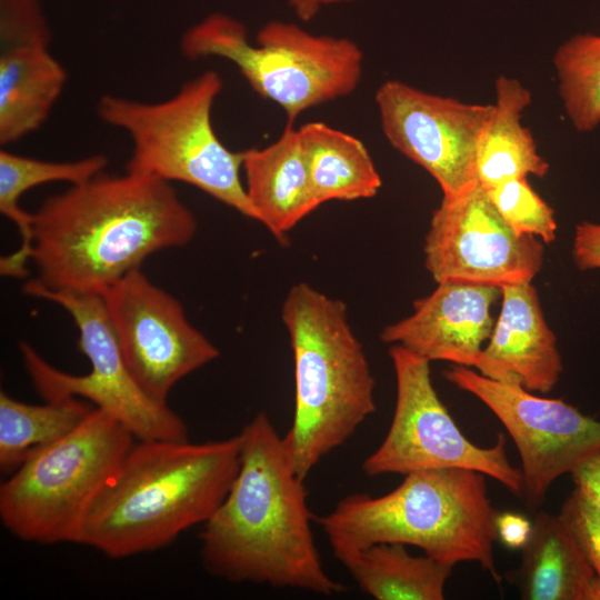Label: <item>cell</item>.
Returning <instances> with one entry per match:
<instances>
[{"mask_svg":"<svg viewBox=\"0 0 600 600\" xmlns=\"http://www.w3.org/2000/svg\"><path fill=\"white\" fill-rule=\"evenodd\" d=\"M501 288L466 282H440L429 296L414 301L413 312L384 327L380 339L429 360L477 368L494 319L493 303Z\"/></svg>","mask_w":600,"mask_h":600,"instance_id":"cell-15","label":"cell"},{"mask_svg":"<svg viewBox=\"0 0 600 600\" xmlns=\"http://www.w3.org/2000/svg\"><path fill=\"white\" fill-rule=\"evenodd\" d=\"M296 16L302 21L313 19L322 7L320 0H288Z\"/></svg>","mask_w":600,"mask_h":600,"instance_id":"cell-32","label":"cell"},{"mask_svg":"<svg viewBox=\"0 0 600 600\" xmlns=\"http://www.w3.org/2000/svg\"><path fill=\"white\" fill-rule=\"evenodd\" d=\"M321 4H338V3H350V2H357L360 0H320Z\"/></svg>","mask_w":600,"mask_h":600,"instance_id":"cell-33","label":"cell"},{"mask_svg":"<svg viewBox=\"0 0 600 600\" xmlns=\"http://www.w3.org/2000/svg\"><path fill=\"white\" fill-rule=\"evenodd\" d=\"M100 297L128 370L158 403L168 404L170 391L182 378L220 354L189 322L182 304L140 268Z\"/></svg>","mask_w":600,"mask_h":600,"instance_id":"cell-12","label":"cell"},{"mask_svg":"<svg viewBox=\"0 0 600 600\" xmlns=\"http://www.w3.org/2000/svg\"><path fill=\"white\" fill-rule=\"evenodd\" d=\"M396 376V406L389 430L369 454L362 471L370 477L407 474L419 470L461 468L481 472L521 494V470L510 462L506 437L479 447L460 430L440 400L431 380L430 361L391 344Z\"/></svg>","mask_w":600,"mask_h":600,"instance_id":"cell-10","label":"cell"},{"mask_svg":"<svg viewBox=\"0 0 600 600\" xmlns=\"http://www.w3.org/2000/svg\"><path fill=\"white\" fill-rule=\"evenodd\" d=\"M22 291L54 302L71 316L79 330V349L91 366L83 376L70 374L47 362L31 344L21 342L23 366L44 401L88 400L138 440H188L183 419L168 404L149 398L132 378L100 296L51 290L36 279L26 282Z\"/></svg>","mask_w":600,"mask_h":600,"instance_id":"cell-9","label":"cell"},{"mask_svg":"<svg viewBox=\"0 0 600 600\" xmlns=\"http://www.w3.org/2000/svg\"><path fill=\"white\" fill-rule=\"evenodd\" d=\"M376 103L387 140L422 167L443 197L461 194L479 183L477 147L492 104L461 102L398 80L379 87Z\"/></svg>","mask_w":600,"mask_h":600,"instance_id":"cell-14","label":"cell"},{"mask_svg":"<svg viewBox=\"0 0 600 600\" xmlns=\"http://www.w3.org/2000/svg\"><path fill=\"white\" fill-rule=\"evenodd\" d=\"M32 229L38 282L101 296L152 253L189 243L197 221L170 182L100 172L48 198Z\"/></svg>","mask_w":600,"mask_h":600,"instance_id":"cell-1","label":"cell"},{"mask_svg":"<svg viewBox=\"0 0 600 600\" xmlns=\"http://www.w3.org/2000/svg\"><path fill=\"white\" fill-rule=\"evenodd\" d=\"M581 553L600 578V511L577 488L558 514Z\"/></svg>","mask_w":600,"mask_h":600,"instance_id":"cell-28","label":"cell"},{"mask_svg":"<svg viewBox=\"0 0 600 600\" xmlns=\"http://www.w3.org/2000/svg\"><path fill=\"white\" fill-rule=\"evenodd\" d=\"M244 188L262 223L276 239L286 234L320 207L310 182L299 130L288 122L268 147L242 152Z\"/></svg>","mask_w":600,"mask_h":600,"instance_id":"cell-17","label":"cell"},{"mask_svg":"<svg viewBox=\"0 0 600 600\" xmlns=\"http://www.w3.org/2000/svg\"><path fill=\"white\" fill-rule=\"evenodd\" d=\"M359 588L377 600H442L452 564L410 554L406 544L373 543L334 552Z\"/></svg>","mask_w":600,"mask_h":600,"instance_id":"cell-21","label":"cell"},{"mask_svg":"<svg viewBox=\"0 0 600 600\" xmlns=\"http://www.w3.org/2000/svg\"><path fill=\"white\" fill-rule=\"evenodd\" d=\"M543 243L517 234L479 183L443 197L424 239V264L437 283L502 286L531 282L543 263Z\"/></svg>","mask_w":600,"mask_h":600,"instance_id":"cell-13","label":"cell"},{"mask_svg":"<svg viewBox=\"0 0 600 600\" xmlns=\"http://www.w3.org/2000/svg\"><path fill=\"white\" fill-rule=\"evenodd\" d=\"M530 103L531 93L519 80L498 78L496 101L476 157L478 182L486 190L508 180L548 173L549 163L539 154L529 129L521 124L522 111Z\"/></svg>","mask_w":600,"mask_h":600,"instance_id":"cell-20","label":"cell"},{"mask_svg":"<svg viewBox=\"0 0 600 600\" xmlns=\"http://www.w3.org/2000/svg\"><path fill=\"white\" fill-rule=\"evenodd\" d=\"M180 49L190 60L218 57L232 62L290 123L310 108L352 93L362 76L363 54L356 42L279 20L266 23L253 46L242 22L214 12L183 33Z\"/></svg>","mask_w":600,"mask_h":600,"instance_id":"cell-7","label":"cell"},{"mask_svg":"<svg viewBox=\"0 0 600 600\" xmlns=\"http://www.w3.org/2000/svg\"><path fill=\"white\" fill-rule=\"evenodd\" d=\"M67 73L47 44L7 47L0 56V143L37 130L60 96Z\"/></svg>","mask_w":600,"mask_h":600,"instance_id":"cell-19","label":"cell"},{"mask_svg":"<svg viewBox=\"0 0 600 600\" xmlns=\"http://www.w3.org/2000/svg\"><path fill=\"white\" fill-rule=\"evenodd\" d=\"M446 379L483 402L500 420L521 460V496L540 506L551 484L600 449V421L561 399L542 398L514 383L454 366Z\"/></svg>","mask_w":600,"mask_h":600,"instance_id":"cell-11","label":"cell"},{"mask_svg":"<svg viewBox=\"0 0 600 600\" xmlns=\"http://www.w3.org/2000/svg\"><path fill=\"white\" fill-rule=\"evenodd\" d=\"M138 441L91 501L74 540L113 559L162 549L206 523L240 468V432L201 443Z\"/></svg>","mask_w":600,"mask_h":600,"instance_id":"cell-3","label":"cell"},{"mask_svg":"<svg viewBox=\"0 0 600 600\" xmlns=\"http://www.w3.org/2000/svg\"><path fill=\"white\" fill-rule=\"evenodd\" d=\"M0 38L7 47L49 44L50 30L38 0H0Z\"/></svg>","mask_w":600,"mask_h":600,"instance_id":"cell-27","label":"cell"},{"mask_svg":"<svg viewBox=\"0 0 600 600\" xmlns=\"http://www.w3.org/2000/svg\"><path fill=\"white\" fill-rule=\"evenodd\" d=\"M553 64L564 111L579 132L600 124V36L574 34L556 51Z\"/></svg>","mask_w":600,"mask_h":600,"instance_id":"cell-25","label":"cell"},{"mask_svg":"<svg viewBox=\"0 0 600 600\" xmlns=\"http://www.w3.org/2000/svg\"><path fill=\"white\" fill-rule=\"evenodd\" d=\"M132 433L93 408L70 433L24 461L0 486V519L20 540L74 543L80 522L132 447Z\"/></svg>","mask_w":600,"mask_h":600,"instance_id":"cell-8","label":"cell"},{"mask_svg":"<svg viewBox=\"0 0 600 600\" xmlns=\"http://www.w3.org/2000/svg\"><path fill=\"white\" fill-rule=\"evenodd\" d=\"M561 356L531 282L501 287V309L476 368L482 376L548 393L560 379Z\"/></svg>","mask_w":600,"mask_h":600,"instance_id":"cell-16","label":"cell"},{"mask_svg":"<svg viewBox=\"0 0 600 600\" xmlns=\"http://www.w3.org/2000/svg\"><path fill=\"white\" fill-rule=\"evenodd\" d=\"M241 462L226 498L203 523L200 557L212 577L322 596L344 590L324 570L307 490L266 411L240 431Z\"/></svg>","mask_w":600,"mask_h":600,"instance_id":"cell-2","label":"cell"},{"mask_svg":"<svg viewBox=\"0 0 600 600\" xmlns=\"http://www.w3.org/2000/svg\"><path fill=\"white\" fill-rule=\"evenodd\" d=\"M499 513L488 496L486 474L447 468L407 473L383 496L349 494L314 520L333 553L398 542L452 566L477 562L500 584L493 554Z\"/></svg>","mask_w":600,"mask_h":600,"instance_id":"cell-4","label":"cell"},{"mask_svg":"<svg viewBox=\"0 0 600 600\" xmlns=\"http://www.w3.org/2000/svg\"><path fill=\"white\" fill-rule=\"evenodd\" d=\"M572 257L580 270L600 269V224L582 221L576 227Z\"/></svg>","mask_w":600,"mask_h":600,"instance_id":"cell-29","label":"cell"},{"mask_svg":"<svg viewBox=\"0 0 600 600\" xmlns=\"http://www.w3.org/2000/svg\"><path fill=\"white\" fill-rule=\"evenodd\" d=\"M107 157L92 154L74 161H44L0 151V212L16 223L20 233V246L10 254L0 258V273L10 278H24L31 261L33 243V213L26 212L19 200L30 189L52 181L71 184L84 182L102 172Z\"/></svg>","mask_w":600,"mask_h":600,"instance_id":"cell-23","label":"cell"},{"mask_svg":"<svg viewBox=\"0 0 600 600\" xmlns=\"http://www.w3.org/2000/svg\"><path fill=\"white\" fill-rule=\"evenodd\" d=\"M222 86L220 74L208 70L164 101L103 96L97 112L131 138L127 172L193 186L258 221L241 179L242 152L229 150L212 126V107Z\"/></svg>","mask_w":600,"mask_h":600,"instance_id":"cell-6","label":"cell"},{"mask_svg":"<svg viewBox=\"0 0 600 600\" xmlns=\"http://www.w3.org/2000/svg\"><path fill=\"white\" fill-rule=\"evenodd\" d=\"M506 579L523 600H600V578L560 517L543 510L534 516L519 566Z\"/></svg>","mask_w":600,"mask_h":600,"instance_id":"cell-18","label":"cell"},{"mask_svg":"<svg viewBox=\"0 0 600 600\" xmlns=\"http://www.w3.org/2000/svg\"><path fill=\"white\" fill-rule=\"evenodd\" d=\"M311 187L318 203L374 197L382 180L361 140L323 122L299 129Z\"/></svg>","mask_w":600,"mask_h":600,"instance_id":"cell-22","label":"cell"},{"mask_svg":"<svg viewBox=\"0 0 600 600\" xmlns=\"http://www.w3.org/2000/svg\"><path fill=\"white\" fill-rule=\"evenodd\" d=\"M506 223L520 236H533L543 243L556 239L552 208L533 190L527 178H517L487 190Z\"/></svg>","mask_w":600,"mask_h":600,"instance_id":"cell-26","label":"cell"},{"mask_svg":"<svg viewBox=\"0 0 600 600\" xmlns=\"http://www.w3.org/2000/svg\"><path fill=\"white\" fill-rule=\"evenodd\" d=\"M281 319L294 367L293 419L282 442L306 480L376 411V381L343 301L300 282L288 291Z\"/></svg>","mask_w":600,"mask_h":600,"instance_id":"cell-5","label":"cell"},{"mask_svg":"<svg viewBox=\"0 0 600 600\" xmlns=\"http://www.w3.org/2000/svg\"><path fill=\"white\" fill-rule=\"evenodd\" d=\"M532 522L519 513H499L497 518V534L507 547L522 548L526 543Z\"/></svg>","mask_w":600,"mask_h":600,"instance_id":"cell-31","label":"cell"},{"mask_svg":"<svg viewBox=\"0 0 600 600\" xmlns=\"http://www.w3.org/2000/svg\"><path fill=\"white\" fill-rule=\"evenodd\" d=\"M570 473L576 488L600 511V449L583 458Z\"/></svg>","mask_w":600,"mask_h":600,"instance_id":"cell-30","label":"cell"},{"mask_svg":"<svg viewBox=\"0 0 600 600\" xmlns=\"http://www.w3.org/2000/svg\"><path fill=\"white\" fill-rule=\"evenodd\" d=\"M79 398L29 404L0 392V470L24 461L74 430L93 410Z\"/></svg>","mask_w":600,"mask_h":600,"instance_id":"cell-24","label":"cell"}]
</instances>
